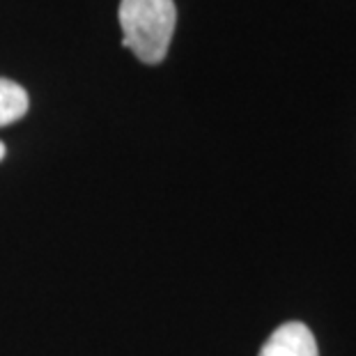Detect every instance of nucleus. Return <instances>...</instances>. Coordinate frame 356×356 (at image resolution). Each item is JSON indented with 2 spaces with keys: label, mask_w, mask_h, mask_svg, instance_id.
Here are the masks:
<instances>
[{
  "label": "nucleus",
  "mask_w": 356,
  "mask_h": 356,
  "mask_svg": "<svg viewBox=\"0 0 356 356\" xmlns=\"http://www.w3.org/2000/svg\"><path fill=\"white\" fill-rule=\"evenodd\" d=\"M122 47L143 65H159L168 56L177 24L175 0H120Z\"/></svg>",
  "instance_id": "f257e3e1"
},
{
  "label": "nucleus",
  "mask_w": 356,
  "mask_h": 356,
  "mask_svg": "<svg viewBox=\"0 0 356 356\" xmlns=\"http://www.w3.org/2000/svg\"><path fill=\"white\" fill-rule=\"evenodd\" d=\"M260 356H320L315 336L301 322H287L278 327L264 343Z\"/></svg>",
  "instance_id": "f03ea898"
},
{
  "label": "nucleus",
  "mask_w": 356,
  "mask_h": 356,
  "mask_svg": "<svg viewBox=\"0 0 356 356\" xmlns=\"http://www.w3.org/2000/svg\"><path fill=\"white\" fill-rule=\"evenodd\" d=\"M28 104V92L19 83L0 79V127H7L24 118Z\"/></svg>",
  "instance_id": "7ed1b4c3"
},
{
  "label": "nucleus",
  "mask_w": 356,
  "mask_h": 356,
  "mask_svg": "<svg viewBox=\"0 0 356 356\" xmlns=\"http://www.w3.org/2000/svg\"><path fill=\"white\" fill-rule=\"evenodd\" d=\"M3 159H5V145L0 143V161H3Z\"/></svg>",
  "instance_id": "20e7f679"
}]
</instances>
